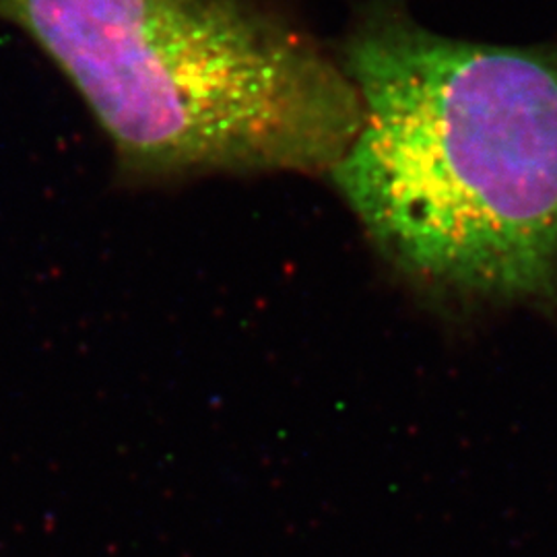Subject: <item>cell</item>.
<instances>
[{
  "label": "cell",
  "instance_id": "1",
  "mask_svg": "<svg viewBox=\"0 0 557 557\" xmlns=\"http://www.w3.org/2000/svg\"><path fill=\"white\" fill-rule=\"evenodd\" d=\"M338 59L361 119L329 174L380 252L440 296L557 312V48L370 0Z\"/></svg>",
  "mask_w": 557,
  "mask_h": 557
},
{
  "label": "cell",
  "instance_id": "2",
  "mask_svg": "<svg viewBox=\"0 0 557 557\" xmlns=\"http://www.w3.org/2000/svg\"><path fill=\"white\" fill-rule=\"evenodd\" d=\"M71 81L131 186L329 174L361 108L343 62L257 0H0Z\"/></svg>",
  "mask_w": 557,
  "mask_h": 557
}]
</instances>
